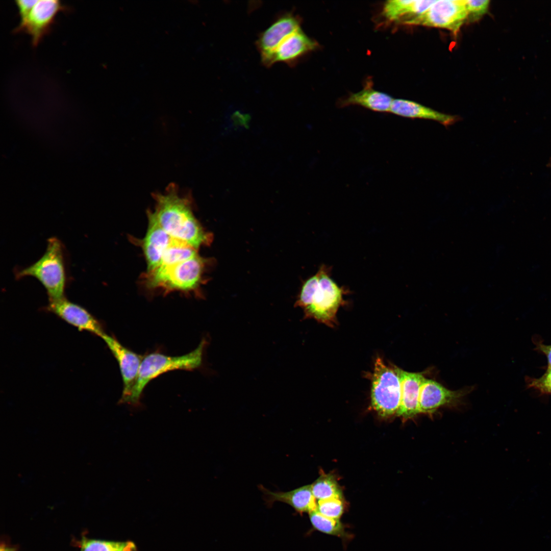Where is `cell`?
<instances>
[{
    "instance_id": "3",
    "label": "cell",
    "mask_w": 551,
    "mask_h": 551,
    "mask_svg": "<svg viewBox=\"0 0 551 551\" xmlns=\"http://www.w3.org/2000/svg\"><path fill=\"white\" fill-rule=\"evenodd\" d=\"M15 274L17 279L27 277L37 279L46 290L49 301L64 297L67 278L62 242L56 237L49 238L43 255L32 264L16 270Z\"/></svg>"
},
{
    "instance_id": "6",
    "label": "cell",
    "mask_w": 551,
    "mask_h": 551,
    "mask_svg": "<svg viewBox=\"0 0 551 551\" xmlns=\"http://www.w3.org/2000/svg\"><path fill=\"white\" fill-rule=\"evenodd\" d=\"M371 406L383 417L396 414L401 401V385L394 368L388 367L380 357L374 364L371 379Z\"/></svg>"
},
{
    "instance_id": "18",
    "label": "cell",
    "mask_w": 551,
    "mask_h": 551,
    "mask_svg": "<svg viewBox=\"0 0 551 551\" xmlns=\"http://www.w3.org/2000/svg\"><path fill=\"white\" fill-rule=\"evenodd\" d=\"M436 1L391 0L384 7L385 17L396 23L410 24L424 13Z\"/></svg>"
},
{
    "instance_id": "8",
    "label": "cell",
    "mask_w": 551,
    "mask_h": 551,
    "mask_svg": "<svg viewBox=\"0 0 551 551\" xmlns=\"http://www.w3.org/2000/svg\"><path fill=\"white\" fill-rule=\"evenodd\" d=\"M67 9L58 0H38L27 18L20 22L14 31L29 34L31 36L33 46H36L42 38L49 32L57 14Z\"/></svg>"
},
{
    "instance_id": "5",
    "label": "cell",
    "mask_w": 551,
    "mask_h": 551,
    "mask_svg": "<svg viewBox=\"0 0 551 551\" xmlns=\"http://www.w3.org/2000/svg\"><path fill=\"white\" fill-rule=\"evenodd\" d=\"M332 267L322 264L318 270L319 283L311 304L304 309L306 318H312L329 326L336 323L339 308L347 303L344 295L351 292L345 286L340 287L331 278Z\"/></svg>"
},
{
    "instance_id": "10",
    "label": "cell",
    "mask_w": 551,
    "mask_h": 551,
    "mask_svg": "<svg viewBox=\"0 0 551 551\" xmlns=\"http://www.w3.org/2000/svg\"><path fill=\"white\" fill-rule=\"evenodd\" d=\"M101 337L118 362L123 381L120 404L129 395L137 378L143 358L121 344L113 337L104 333Z\"/></svg>"
},
{
    "instance_id": "15",
    "label": "cell",
    "mask_w": 551,
    "mask_h": 551,
    "mask_svg": "<svg viewBox=\"0 0 551 551\" xmlns=\"http://www.w3.org/2000/svg\"><path fill=\"white\" fill-rule=\"evenodd\" d=\"M316 42L300 29L286 37L272 54L270 66L282 62L292 66L302 56L314 50Z\"/></svg>"
},
{
    "instance_id": "12",
    "label": "cell",
    "mask_w": 551,
    "mask_h": 551,
    "mask_svg": "<svg viewBox=\"0 0 551 551\" xmlns=\"http://www.w3.org/2000/svg\"><path fill=\"white\" fill-rule=\"evenodd\" d=\"M148 225L144 237L140 241L147 264V271L154 269L160 264L166 250L174 239L158 224L147 212Z\"/></svg>"
},
{
    "instance_id": "19",
    "label": "cell",
    "mask_w": 551,
    "mask_h": 551,
    "mask_svg": "<svg viewBox=\"0 0 551 551\" xmlns=\"http://www.w3.org/2000/svg\"><path fill=\"white\" fill-rule=\"evenodd\" d=\"M393 98L389 95L366 86L358 92L350 94L340 103V106H361L377 112H389Z\"/></svg>"
},
{
    "instance_id": "26",
    "label": "cell",
    "mask_w": 551,
    "mask_h": 551,
    "mask_svg": "<svg viewBox=\"0 0 551 551\" xmlns=\"http://www.w3.org/2000/svg\"><path fill=\"white\" fill-rule=\"evenodd\" d=\"M464 3L468 22H474L481 19L487 13L490 5L488 0H464Z\"/></svg>"
},
{
    "instance_id": "28",
    "label": "cell",
    "mask_w": 551,
    "mask_h": 551,
    "mask_svg": "<svg viewBox=\"0 0 551 551\" xmlns=\"http://www.w3.org/2000/svg\"><path fill=\"white\" fill-rule=\"evenodd\" d=\"M38 0H18L15 3L18 10L20 22L24 20L30 14Z\"/></svg>"
},
{
    "instance_id": "17",
    "label": "cell",
    "mask_w": 551,
    "mask_h": 551,
    "mask_svg": "<svg viewBox=\"0 0 551 551\" xmlns=\"http://www.w3.org/2000/svg\"><path fill=\"white\" fill-rule=\"evenodd\" d=\"M390 113L409 118H421L436 121L447 127L459 120L457 116L442 113L413 101L393 99Z\"/></svg>"
},
{
    "instance_id": "13",
    "label": "cell",
    "mask_w": 551,
    "mask_h": 551,
    "mask_svg": "<svg viewBox=\"0 0 551 551\" xmlns=\"http://www.w3.org/2000/svg\"><path fill=\"white\" fill-rule=\"evenodd\" d=\"M394 369L401 385V401L396 415L405 419L413 418L420 413V390L425 378L420 372H407L397 367Z\"/></svg>"
},
{
    "instance_id": "30",
    "label": "cell",
    "mask_w": 551,
    "mask_h": 551,
    "mask_svg": "<svg viewBox=\"0 0 551 551\" xmlns=\"http://www.w3.org/2000/svg\"><path fill=\"white\" fill-rule=\"evenodd\" d=\"M0 551H16V548L7 545L5 543H1Z\"/></svg>"
},
{
    "instance_id": "22",
    "label": "cell",
    "mask_w": 551,
    "mask_h": 551,
    "mask_svg": "<svg viewBox=\"0 0 551 551\" xmlns=\"http://www.w3.org/2000/svg\"><path fill=\"white\" fill-rule=\"evenodd\" d=\"M311 486L314 497L318 500L343 498L341 490L332 474H321Z\"/></svg>"
},
{
    "instance_id": "14",
    "label": "cell",
    "mask_w": 551,
    "mask_h": 551,
    "mask_svg": "<svg viewBox=\"0 0 551 551\" xmlns=\"http://www.w3.org/2000/svg\"><path fill=\"white\" fill-rule=\"evenodd\" d=\"M463 392L451 390L434 380L425 378L420 390V413H433L440 407L457 404L464 395Z\"/></svg>"
},
{
    "instance_id": "29",
    "label": "cell",
    "mask_w": 551,
    "mask_h": 551,
    "mask_svg": "<svg viewBox=\"0 0 551 551\" xmlns=\"http://www.w3.org/2000/svg\"><path fill=\"white\" fill-rule=\"evenodd\" d=\"M538 347L546 355L548 361V367H551V345L540 344Z\"/></svg>"
},
{
    "instance_id": "9",
    "label": "cell",
    "mask_w": 551,
    "mask_h": 551,
    "mask_svg": "<svg viewBox=\"0 0 551 551\" xmlns=\"http://www.w3.org/2000/svg\"><path fill=\"white\" fill-rule=\"evenodd\" d=\"M300 29V20L292 13H286L279 16L257 39L256 45L262 63L270 67L271 57L276 48L286 37Z\"/></svg>"
},
{
    "instance_id": "16",
    "label": "cell",
    "mask_w": 551,
    "mask_h": 551,
    "mask_svg": "<svg viewBox=\"0 0 551 551\" xmlns=\"http://www.w3.org/2000/svg\"><path fill=\"white\" fill-rule=\"evenodd\" d=\"M259 488L263 493L265 501L268 506H271L276 502H282L290 505L300 513H309L317 509L316 498L312 493L311 485L287 492L271 491L262 485H260Z\"/></svg>"
},
{
    "instance_id": "4",
    "label": "cell",
    "mask_w": 551,
    "mask_h": 551,
    "mask_svg": "<svg viewBox=\"0 0 551 551\" xmlns=\"http://www.w3.org/2000/svg\"><path fill=\"white\" fill-rule=\"evenodd\" d=\"M207 262L197 254L182 262L160 265L146 271L143 276L144 284L149 289H161L164 294L172 291L196 293L204 282Z\"/></svg>"
},
{
    "instance_id": "2",
    "label": "cell",
    "mask_w": 551,
    "mask_h": 551,
    "mask_svg": "<svg viewBox=\"0 0 551 551\" xmlns=\"http://www.w3.org/2000/svg\"><path fill=\"white\" fill-rule=\"evenodd\" d=\"M207 344L206 339H203L195 349L180 356H169L158 352L145 356L142 359L136 381L129 395L120 404L138 407L145 387L154 379L174 370H192L199 368L202 364Z\"/></svg>"
},
{
    "instance_id": "23",
    "label": "cell",
    "mask_w": 551,
    "mask_h": 551,
    "mask_svg": "<svg viewBox=\"0 0 551 551\" xmlns=\"http://www.w3.org/2000/svg\"><path fill=\"white\" fill-rule=\"evenodd\" d=\"M309 518L313 528L320 532L337 536L344 534V527L339 519L326 517L317 510L309 513Z\"/></svg>"
},
{
    "instance_id": "21",
    "label": "cell",
    "mask_w": 551,
    "mask_h": 551,
    "mask_svg": "<svg viewBox=\"0 0 551 551\" xmlns=\"http://www.w3.org/2000/svg\"><path fill=\"white\" fill-rule=\"evenodd\" d=\"M197 251L186 243L174 239L164 253L159 266L171 265L186 261L197 255Z\"/></svg>"
},
{
    "instance_id": "31",
    "label": "cell",
    "mask_w": 551,
    "mask_h": 551,
    "mask_svg": "<svg viewBox=\"0 0 551 551\" xmlns=\"http://www.w3.org/2000/svg\"><path fill=\"white\" fill-rule=\"evenodd\" d=\"M550 165H551V162L550 163Z\"/></svg>"
},
{
    "instance_id": "11",
    "label": "cell",
    "mask_w": 551,
    "mask_h": 551,
    "mask_svg": "<svg viewBox=\"0 0 551 551\" xmlns=\"http://www.w3.org/2000/svg\"><path fill=\"white\" fill-rule=\"evenodd\" d=\"M46 310L79 330L87 331L101 337L105 333L102 325L93 315L85 308L68 300L65 297L49 301Z\"/></svg>"
},
{
    "instance_id": "1",
    "label": "cell",
    "mask_w": 551,
    "mask_h": 551,
    "mask_svg": "<svg viewBox=\"0 0 551 551\" xmlns=\"http://www.w3.org/2000/svg\"><path fill=\"white\" fill-rule=\"evenodd\" d=\"M154 210L148 211L172 238L198 249L212 241V235L202 227L192 211L191 199L171 184L163 193L155 194Z\"/></svg>"
},
{
    "instance_id": "7",
    "label": "cell",
    "mask_w": 551,
    "mask_h": 551,
    "mask_svg": "<svg viewBox=\"0 0 551 551\" xmlns=\"http://www.w3.org/2000/svg\"><path fill=\"white\" fill-rule=\"evenodd\" d=\"M467 18L464 0H440L410 24L445 29L456 34Z\"/></svg>"
},
{
    "instance_id": "25",
    "label": "cell",
    "mask_w": 551,
    "mask_h": 551,
    "mask_svg": "<svg viewBox=\"0 0 551 551\" xmlns=\"http://www.w3.org/2000/svg\"><path fill=\"white\" fill-rule=\"evenodd\" d=\"M344 510V502L342 498L318 500L317 503L316 510L321 514L329 518L339 519Z\"/></svg>"
},
{
    "instance_id": "20",
    "label": "cell",
    "mask_w": 551,
    "mask_h": 551,
    "mask_svg": "<svg viewBox=\"0 0 551 551\" xmlns=\"http://www.w3.org/2000/svg\"><path fill=\"white\" fill-rule=\"evenodd\" d=\"M79 544L80 551H138L136 544L130 540L115 541L83 537Z\"/></svg>"
},
{
    "instance_id": "24",
    "label": "cell",
    "mask_w": 551,
    "mask_h": 551,
    "mask_svg": "<svg viewBox=\"0 0 551 551\" xmlns=\"http://www.w3.org/2000/svg\"><path fill=\"white\" fill-rule=\"evenodd\" d=\"M319 283V274H315L306 280L302 285L300 293L295 306L305 309L309 306L318 289Z\"/></svg>"
},
{
    "instance_id": "27",
    "label": "cell",
    "mask_w": 551,
    "mask_h": 551,
    "mask_svg": "<svg viewBox=\"0 0 551 551\" xmlns=\"http://www.w3.org/2000/svg\"><path fill=\"white\" fill-rule=\"evenodd\" d=\"M529 386L542 393L551 394V367H548L546 372L541 377L531 379Z\"/></svg>"
}]
</instances>
